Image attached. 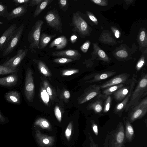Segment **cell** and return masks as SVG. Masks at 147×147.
Wrapping results in <instances>:
<instances>
[{
	"mask_svg": "<svg viewBox=\"0 0 147 147\" xmlns=\"http://www.w3.org/2000/svg\"><path fill=\"white\" fill-rule=\"evenodd\" d=\"M147 86V75L146 74L143 73L134 89L130 99L124 109L125 112L129 111L137 105L140 102L141 98L146 95Z\"/></svg>",
	"mask_w": 147,
	"mask_h": 147,
	"instance_id": "6da1fadb",
	"label": "cell"
},
{
	"mask_svg": "<svg viewBox=\"0 0 147 147\" xmlns=\"http://www.w3.org/2000/svg\"><path fill=\"white\" fill-rule=\"evenodd\" d=\"M43 24L42 20H38L29 32L28 39L30 44L29 49L32 53L35 52V49L38 48L41 29Z\"/></svg>",
	"mask_w": 147,
	"mask_h": 147,
	"instance_id": "7a4b0ae2",
	"label": "cell"
},
{
	"mask_svg": "<svg viewBox=\"0 0 147 147\" xmlns=\"http://www.w3.org/2000/svg\"><path fill=\"white\" fill-rule=\"evenodd\" d=\"M71 26L73 27L72 30L82 36L89 34L88 25L85 21L77 12L73 13Z\"/></svg>",
	"mask_w": 147,
	"mask_h": 147,
	"instance_id": "3957f363",
	"label": "cell"
},
{
	"mask_svg": "<svg viewBox=\"0 0 147 147\" xmlns=\"http://www.w3.org/2000/svg\"><path fill=\"white\" fill-rule=\"evenodd\" d=\"M127 118L131 123L141 118L147 112V98L146 97L130 110Z\"/></svg>",
	"mask_w": 147,
	"mask_h": 147,
	"instance_id": "277c9868",
	"label": "cell"
},
{
	"mask_svg": "<svg viewBox=\"0 0 147 147\" xmlns=\"http://www.w3.org/2000/svg\"><path fill=\"white\" fill-rule=\"evenodd\" d=\"M47 24L60 32H62L61 20L57 9L51 10L44 16Z\"/></svg>",
	"mask_w": 147,
	"mask_h": 147,
	"instance_id": "5b68a950",
	"label": "cell"
},
{
	"mask_svg": "<svg viewBox=\"0 0 147 147\" xmlns=\"http://www.w3.org/2000/svg\"><path fill=\"white\" fill-rule=\"evenodd\" d=\"M24 29V26L22 25L15 30L3 50V56L8 55L13 51L21 38Z\"/></svg>",
	"mask_w": 147,
	"mask_h": 147,
	"instance_id": "8992f818",
	"label": "cell"
},
{
	"mask_svg": "<svg viewBox=\"0 0 147 147\" xmlns=\"http://www.w3.org/2000/svg\"><path fill=\"white\" fill-rule=\"evenodd\" d=\"M33 72L30 68L26 70L24 87V92L27 100L32 102L34 96V86L32 75Z\"/></svg>",
	"mask_w": 147,
	"mask_h": 147,
	"instance_id": "52a82bcc",
	"label": "cell"
},
{
	"mask_svg": "<svg viewBox=\"0 0 147 147\" xmlns=\"http://www.w3.org/2000/svg\"><path fill=\"white\" fill-rule=\"evenodd\" d=\"M63 129L62 138L63 142L67 146L72 145L76 140V127L71 121Z\"/></svg>",
	"mask_w": 147,
	"mask_h": 147,
	"instance_id": "ba28073f",
	"label": "cell"
},
{
	"mask_svg": "<svg viewBox=\"0 0 147 147\" xmlns=\"http://www.w3.org/2000/svg\"><path fill=\"white\" fill-rule=\"evenodd\" d=\"M125 141L123 124L120 122L117 125L111 142V147H125Z\"/></svg>",
	"mask_w": 147,
	"mask_h": 147,
	"instance_id": "9c48e42d",
	"label": "cell"
},
{
	"mask_svg": "<svg viewBox=\"0 0 147 147\" xmlns=\"http://www.w3.org/2000/svg\"><path fill=\"white\" fill-rule=\"evenodd\" d=\"M28 52V49L24 47L23 48L18 50L15 55L7 60L2 65L11 69H17L16 68L26 56Z\"/></svg>",
	"mask_w": 147,
	"mask_h": 147,
	"instance_id": "30bf717a",
	"label": "cell"
},
{
	"mask_svg": "<svg viewBox=\"0 0 147 147\" xmlns=\"http://www.w3.org/2000/svg\"><path fill=\"white\" fill-rule=\"evenodd\" d=\"M131 82L129 92L125 98L115 107L114 109V112L115 113H117L123 111L129 102L137 82L136 76L135 74L133 75Z\"/></svg>",
	"mask_w": 147,
	"mask_h": 147,
	"instance_id": "8fae6325",
	"label": "cell"
},
{
	"mask_svg": "<svg viewBox=\"0 0 147 147\" xmlns=\"http://www.w3.org/2000/svg\"><path fill=\"white\" fill-rule=\"evenodd\" d=\"M101 89L99 85H93L89 86L81 98L80 104L84 103L99 94Z\"/></svg>",
	"mask_w": 147,
	"mask_h": 147,
	"instance_id": "7c38bea8",
	"label": "cell"
},
{
	"mask_svg": "<svg viewBox=\"0 0 147 147\" xmlns=\"http://www.w3.org/2000/svg\"><path fill=\"white\" fill-rule=\"evenodd\" d=\"M129 76L126 73L118 75L100 85V87L101 89H103L111 86L125 83L129 80Z\"/></svg>",
	"mask_w": 147,
	"mask_h": 147,
	"instance_id": "4fadbf2b",
	"label": "cell"
},
{
	"mask_svg": "<svg viewBox=\"0 0 147 147\" xmlns=\"http://www.w3.org/2000/svg\"><path fill=\"white\" fill-rule=\"evenodd\" d=\"M16 24L10 25L0 37V51L3 50L13 34L17 28Z\"/></svg>",
	"mask_w": 147,
	"mask_h": 147,
	"instance_id": "5bb4252c",
	"label": "cell"
},
{
	"mask_svg": "<svg viewBox=\"0 0 147 147\" xmlns=\"http://www.w3.org/2000/svg\"><path fill=\"white\" fill-rule=\"evenodd\" d=\"M52 55L53 56L70 59L74 61L79 60L81 57L80 54L77 50L73 49L53 52Z\"/></svg>",
	"mask_w": 147,
	"mask_h": 147,
	"instance_id": "9a60e30c",
	"label": "cell"
},
{
	"mask_svg": "<svg viewBox=\"0 0 147 147\" xmlns=\"http://www.w3.org/2000/svg\"><path fill=\"white\" fill-rule=\"evenodd\" d=\"M28 4L21 5L13 9L9 13L6 19L10 21L13 19L22 16L27 11Z\"/></svg>",
	"mask_w": 147,
	"mask_h": 147,
	"instance_id": "2e32d148",
	"label": "cell"
},
{
	"mask_svg": "<svg viewBox=\"0 0 147 147\" xmlns=\"http://www.w3.org/2000/svg\"><path fill=\"white\" fill-rule=\"evenodd\" d=\"M125 126V140L129 142H131L134 137V130L131 123L128 121L127 117L123 119Z\"/></svg>",
	"mask_w": 147,
	"mask_h": 147,
	"instance_id": "e0dca14e",
	"label": "cell"
},
{
	"mask_svg": "<svg viewBox=\"0 0 147 147\" xmlns=\"http://www.w3.org/2000/svg\"><path fill=\"white\" fill-rule=\"evenodd\" d=\"M116 72L109 71L94 74L92 75V78L87 81V83H94L106 79L115 74Z\"/></svg>",
	"mask_w": 147,
	"mask_h": 147,
	"instance_id": "ac0fdd59",
	"label": "cell"
},
{
	"mask_svg": "<svg viewBox=\"0 0 147 147\" xmlns=\"http://www.w3.org/2000/svg\"><path fill=\"white\" fill-rule=\"evenodd\" d=\"M34 125L38 128L49 132H51L53 129L51 124L47 119L41 117L38 118L35 121Z\"/></svg>",
	"mask_w": 147,
	"mask_h": 147,
	"instance_id": "d6986e66",
	"label": "cell"
},
{
	"mask_svg": "<svg viewBox=\"0 0 147 147\" xmlns=\"http://www.w3.org/2000/svg\"><path fill=\"white\" fill-rule=\"evenodd\" d=\"M67 40L66 37L64 36H60L54 39L50 44L49 48H51L55 47V49L60 50L63 49L66 46Z\"/></svg>",
	"mask_w": 147,
	"mask_h": 147,
	"instance_id": "ffe728a7",
	"label": "cell"
},
{
	"mask_svg": "<svg viewBox=\"0 0 147 147\" xmlns=\"http://www.w3.org/2000/svg\"><path fill=\"white\" fill-rule=\"evenodd\" d=\"M17 82V77L14 74L0 78V85L5 86H13L16 84Z\"/></svg>",
	"mask_w": 147,
	"mask_h": 147,
	"instance_id": "44dd1931",
	"label": "cell"
},
{
	"mask_svg": "<svg viewBox=\"0 0 147 147\" xmlns=\"http://www.w3.org/2000/svg\"><path fill=\"white\" fill-rule=\"evenodd\" d=\"M56 36V34L48 35L45 33H42L40 36L38 49H42L45 48L51 39Z\"/></svg>",
	"mask_w": 147,
	"mask_h": 147,
	"instance_id": "7402d4cb",
	"label": "cell"
},
{
	"mask_svg": "<svg viewBox=\"0 0 147 147\" xmlns=\"http://www.w3.org/2000/svg\"><path fill=\"white\" fill-rule=\"evenodd\" d=\"M5 97L6 100L10 102L18 104L20 102V94L16 91H12L6 93Z\"/></svg>",
	"mask_w": 147,
	"mask_h": 147,
	"instance_id": "603a6c76",
	"label": "cell"
},
{
	"mask_svg": "<svg viewBox=\"0 0 147 147\" xmlns=\"http://www.w3.org/2000/svg\"><path fill=\"white\" fill-rule=\"evenodd\" d=\"M130 87H123L117 90L113 93L115 98L118 101L123 100L128 94Z\"/></svg>",
	"mask_w": 147,
	"mask_h": 147,
	"instance_id": "cb8c5ba5",
	"label": "cell"
},
{
	"mask_svg": "<svg viewBox=\"0 0 147 147\" xmlns=\"http://www.w3.org/2000/svg\"><path fill=\"white\" fill-rule=\"evenodd\" d=\"M53 1V0H43L37 6L34 13L33 17L34 18L38 16L40 13Z\"/></svg>",
	"mask_w": 147,
	"mask_h": 147,
	"instance_id": "d4e9b609",
	"label": "cell"
},
{
	"mask_svg": "<svg viewBox=\"0 0 147 147\" xmlns=\"http://www.w3.org/2000/svg\"><path fill=\"white\" fill-rule=\"evenodd\" d=\"M88 108L90 110H93L96 113H99L102 110V102L101 100H97L90 103Z\"/></svg>",
	"mask_w": 147,
	"mask_h": 147,
	"instance_id": "484cf974",
	"label": "cell"
},
{
	"mask_svg": "<svg viewBox=\"0 0 147 147\" xmlns=\"http://www.w3.org/2000/svg\"><path fill=\"white\" fill-rule=\"evenodd\" d=\"M123 86V84H120L116 85H113L105 88L103 91L102 94L104 96L106 97L108 96H109L117 90L122 87Z\"/></svg>",
	"mask_w": 147,
	"mask_h": 147,
	"instance_id": "4316f807",
	"label": "cell"
},
{
	"mask_svg": "<svg viewBox=\"0 0 147 147\" xmlns=\"http://www.w3.org/2000/svg\"><path fill=\"white\" fill-rule=\"evenodd\" d=\"M40 138H37L38 139L37 140V142H38L39 144H40L41 146L42 145L45 147H49L53 145L52 139V138L49 136H41Z\"/></svg>",
	"mask_w": 147,
	"mask_h": 147,
	"instance_id": "83f0119b",
	"label": "cell"
},
{
	"mask_svg": "<svg viewBox=\"0 0 147 147\" xmlns=\"http://www.w3.org/2000/svg\"><path fill=\"white\" fill-rule=\"evenodd\" d=\"M40 72L46 77H49L51 75L50 72L45 64L42 61H39L37 63Z\"/></svg>",
	"mask_w": 147,
	"mask_h": 147,
	"instance_id": "f1b7e54d",
	"label": "cell"
},
{
	"mask_svg": "<svg viewBox=\"0 0 147 147\" xmlns=\"http://www.w3.org/2000/svg\"><path fill=\"white\" fill-rule=\"evenodd\" d=\"M94 46L96 47L94 48L96 51V53L101 60L106 61H109V60L108 57L105 52L98 48L97 46Z\"/></svg>",
	"mask_w": 147,
	"mask_h": 147,
	"instance_id": "f546056e",
	"label": "cell"
},
{
	"mask_svg": "<svg viewBox=\"0 0 147 147\" xmlns=\"http://www.w3.org/2000/svg\"><path fill=\"white\" fill-rule=\"evenodd\" d=\"M17 69H13L0 65V75H4L17 71Z\"/></svg>",
	"mask_w": 147,
	"mask_h": 147,
	"instance_id": "4dcf8cb0",
	"label": "cell"
},
{
	"mask_svg": "<svg viewBox=\"0 0 147 147\" xmlns=\"http://www.w3.org/2000/svg\"><path fill=\"white\" fill-rule=\"evenodd\" d=\"M40 95L41 98L44 103L48 105L49 101V96L45 88H43L41 89Z\"/></svg>",
	"mask_w": 147,
	"mask_h": 147,
	"instance_id": "1f68e13d",
	"label": "cell"
},
{
	"mask_svg": "<svg viewBox=\"0 0 147 147\" xmlns=\"http://www.w3.org/2000/svg\"><path fill=\"white\" fill-rule=\"evenodd\" d=\"M59 6L60 8L63 11H66L69 5V1L67 0H59L58 1Z\"/></svg>",
	"mask_w": 147,
	"mask_h": 147,
	"instance_id": "d6a6232c",
	"label": "cell"
},
{
	"mask_svg": "<svg viewBox=\"0 0 147 147\" xmlns=\"http://www.w3.org/2000/svg\"><path fill=\"white\" fill-rule=\"evenodd\" d=\"M9 13L7 7L0 2V17H7Z\"/></svg>",
	"mask_w": 147,
	"mask_h": 147,
	"instance_id": "836d02e7",
	"label": "cell"
},
{
	"mask_svg": "<svg viewBox=\"0 0 147 147\" xmlns=\"http://www.w3.org/2000/svg\"><path fill=\"white\" fill-rule=\"evenodd\" d=\"M54 114L56 119L59 123H61L62 119V115L59 107L56 105L54 108Z\"/></svg>",
	"mask_w": 147,
	"mask_h": 147,
	"instance_id": "e575fe53",
	"label": "cell"
},
{
	"mask_svg": "<svg viewBox=\"0 0 147 147\" xmlns=\"http://www.w3.org/2000/svg\"><path fill=\"white\" fill-rule=\"evenodd\" d=\"M73 61V60L65 57L57 58L53 60L54 62L59 64L67 63Z\"/></svg>",
	"mask_w": 147,
	"mask_h": 147,
	"instance_id": "d590c367",
	"label": "cell"
},
{
	"mask_svg": "<svg viewBox=\"0 0 147 147\" xmlns=\"http://www.w3.org/2000/svg\"><path fill=\"white\" fill-rule=\"evenodd\" d=\"M106 98L104 104L103 111L105 113L108 112L110 108V106L111 101V96H108L106 97Z\"/></svg>",
	"mask_w": 147,
	"mask_h": 147,
	"instance_id": "8d00e7d4",
	"label": "cell"
},
{
	"mask_svg": "<svg viewBox=\"0 0 147 147\" xmlns=\"http://www.w3.org/2000/svg\"><path fill=\"white\" fill-rule=\"evenodd\" d=\"M79 70L78 69H71L63 71L62 75L63 76H69L78 73Z\"/></svg>",
	"mask_w": 147,
	"mask_h": 147,
	"instance_id": "74e56055",
	"label": "cell"
},
{
	"mask_svg": "<svg viewBox=\"0 0 147 147\" xmlns=\"http://www.w3.org/2000/svg\"><path fill=\"white\" fill-rule=\"evenodd\" d=\"M43 84L46 92L51 99L53 96V91L47 82L45 81L44 82Z\"/></svg>",
	"mask_w": 147,
	"mask_h": 147,
	"instance_id": "f35d334b",
	"label": "cell"
},
{
	"mask_svg": "<svg viewBox=\"0 0 147 147\" xmlns=\"http://www.w3.org/2000/svg\"><path fill=\"white\" fill-rule=\"evenodd\" d=\"M90 41L88 40L86 41L80 47L81 51L84 53H86L90 47Z\"/></svg>",
	"mask_w": 147,
	"mask_h": 147,
	"instance_id": "ab89813d",
	"label": "cell"
},
{
	"mask_svg": "<svg viewBox=\"0 0 147 147\" xmlns=\"http://www.w3.org/2000/svg\"><path fill=\"white\" fill-rule=\"evenodd\" d=\"M30 0H13L12 2L15 3L16 5L18 4H27L29 3Z\"/></svg>",
	"mask_w": 147,
	"mask_h": 147,
	"instance_id": "60d3db41",
	"label": "cell"
},
{
	"mask_svg": "<svg viewBox=\"0 0 147 147\" xmlns=\"http://www.w3.org/2000/svg\"><path fill=\"white\" fill-rule=\"evenodd\" d=\"M92 130L95 135L97 136L98 134V127L97 124L94 121L91 122Z\"/></svg>",
	"mask_w": 147,
	"mask_h": 147,
	"instance_id": "b9f144b4",
	"label": "cell"
},
{
	"mask_svg": "<svg viewBox=\"0 0 147 147\" xmlns=\"http://www.w3.org/2000/svg\"><path fill=\"white\" fill-rule=\"evenodd\" d=\"M117 55L121 58H125L128 56L127 53L125 51L121 50L117 51L116 53Z\"/></svg>",
	"mask_w": 147,
	"mask_h": 147,
	"instance_id": "7bdbcfd3",
	"label": "cell"
},
{
	"mask_svg": "<svg viewBox=\"0 0 147 147\" xmlns=\"http://www.w3.org/2000/svg\"><path fill=\"white\" fill-rule=\"evenodd\" d=\"M95 3L102 6H106L107 5V3L106 0H91Z\"/></svg>",
	"mask_w": 147,
	"mask_h": 147,
	"instance_id": "ee69618b",
	"label": "cell"
},
{
	"mask_svg": "<svg viewBox=\"0 0 147 147\" xmlns=\"http://www.w3.org/2000/svg\"><path fill=\"white\" fill-rule=\"evenodd\" d=\"M43 0H30L29 3V5L31 7H33L36 5H38Z\"/></svg>",
	"mask_w": 147,
	"mask_h": 147,
	"instance_id": "f6af8a7d",
	"label": "cell"
},
{
	"mask_svg": "<svg viewBox=\"0 0 147 147\" xmlns=\"http://www.w3.org/2000/svg\"><path fill=\"white\" fill-rule=\"evenodd\" d=\"M144 63V58H142L138 62L136 66V69L137 71H139L142 67Z\"/></svg>",
	"mask_w": 147,
	"mask_h": 147,
	"instance_id": "bcb514c9",
	"label": "cell"
},
{
	"mask_svg": "<svg viewBox=\"0 0 147 147\" xmlns=\"http://www.w3.org/2000/svg\"><path fill=\"white\" fill-rule=\"evenodd\" d=\"M86 13L91 20L96 24L98 23L97 18L92 14L88 11H87Z\"/></svg>",
	"mask_w": 147,
	"mask_h": 147,
	"instance_id": "7dc6e473",
	"label": "cell"
},
{
	"mask_svg": "<svg viewBox=\"0 0 147 147\" xmlns=\"http://www.w3.org/2000/svg\"><path fill=\"white\" fill-rule=\"evenodd\" d=\"M146 34L145 31H142L141 32L139 36V39L141 42H142L145 40Z\"/></svg>",
	"mask_w": 147,
	"mask_h": 147,
	"instance_id": "c3c4849f",
	"label": "cell"
},
{
	"mask_svg": "<svg viewBox=\"0 0 147 147\" xmlns=\"http://www.w3.org/2000/svg\"><path fill=\"white\" fill-rule=\"evenodd\" d=\"M77 38V37L76 35H72L70 38V40L71 43L74 44L76 41Z\"/></svg>",
	"mask_w": 147,
	"mask_h": 147,
	"instance_id": "681fc988",
	"label": "cell"
},
{
	"mask_svg": "<svg viewBox=\"0 0 147 147\" xmlns=\"http://www.w3.org/2000/svg\"><path fill=\"white\" fill-rule=\"evenodd\" d=\"M90 147H98L97 144L95 143L91 136H90Z\"/></svg>",
	"mask_w": 147,
	"mask_h": 147,
	"instance_id": "f907efd6",
	"label": "cell"
},
{
	"mask_svg": "<svg viewBox=\"0 0 147 147\" xmlns=\"http://www.w3.org/2000/svg\"><path fill=\"white\" fill-rule=\"evenodd\" d=\"M64 95L66 99H69L70 96L69 92L67 90H65L64 92Z\"/></svg>",
	"mask_w": 147,
	"mask_h": 147,
	"instance_id": "816d5d0a",
	"label": "cell"
},
{
	"mask_svg": "<svg viewBox=\"0 0 147 147\" xmlns=\"http://www.w3.org/2000/svg\"><path fill=\"white\" fill-rule=\"evenodd\" d=\"M5 118L1 115L0 112V122H4L5 120Z\"/></svg>",
	"mask_w": 147,
	"mask_h": 147,
	"instance_id": "f5cc1de1",
	"label": "cell"
},
{
	"mask_svg": "<svg viewBox=\"0 0 147 147\" xmlns=\"http://www.w3.org/2000/svg\"><path fill=\"white\" fill-rule=\"evenodd\" d=\"M119 31L118 30H116L115 33V37L118 38L119 37Z\"/></svg>",
	"mask_w": 147,
	"mask_h": 147,
	"instance_id": "db71d44e",
	"label": "cell"
},
{
	"mask_svg": "<svg viewBox=\"0 0 147 147\" xmlns=\"http://www.w3.org/2000/svg\"><path fill=\"white\" fill-rule=\"evenodd\" d=\"M3 24V22L0 21V25L2 24Z\"/></svg>",
	"mask_w": 147,
	"mask_h": 147,
	"instance_id": "11a10c76",
	"label": "cell"
}]
</instances>
